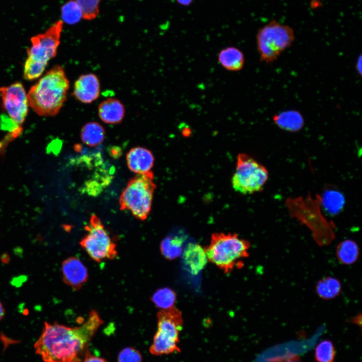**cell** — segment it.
<instances>
[{"label": "cell", "instance_id": "3", "mask_svg": "<svg viewBox=\"0 0 362 362\" xmlns=\"http://www.w3.org/2000/svg\"><path fill=\"white\" fill-rule=\"evenodd\" d=\"M250 242L237 234L214 233L210 244L203 249L207 260L226 274L241 268L242 259L249 256Z\"/></svg>", "mask_w": 362, "mask_h": 362}, {"label": "cell", "instance_id": "14", "mask_svg": "<svg viewBox=\"0 0 362 362\" xmlns=\"http://www.w3.org/2000/svg\"><path fill=\"white\" fill-rule=\"evenodd\" d=\"M98 112L100 119L109 124L121 123L125 114L124 105L115 98H108L101 102Z\"/></svg>", "mask_w": 362, "mask_h": 362}, {"label": "cell", "instance_id": "19", "mask_svg": "<svg viewBox=\"0 0 362 362\" xmlns=\"http://www.w3.org/2000/svg\"><path fill=\"white\" fill-rule=\"evenodd\" d=\"M105 136L104 128L96 122L87 123L82 127L80 132L82 141L89 146L100 144L104 141Z\"/></svg>", "mask_w": 362, "mask_h": 362}, {"label": "cell", "instance_id": "23", "mask_svg": "<svg viewBox=\"0 0 362 362\" xmlns=\"http://www.w3.org/2000/svg\"><path fill=\"white\" fill-rule=\"evenodd\" d=\"M61 17L68 24H75L82 18L81 9L74 0H69L61 8Z\"/></svg>", "mask_w": 362, "mask_h": 362}, {"label": "cell", "instance_id": "11", "mask_svg": "<svg viewBox=\"0 0 362 362\" xmlns=\"http://www.w3.org/2000/svg\"><path fill=\"white\" fill-rule=\"evenodd\" d=\"M101 85L98 76L92 73L82 74L74 83L72 95L83 104H90L100 96Z\"/></svg>", "mask_w": 362, "mask_h": 362}, {"label": "cell", "instance_id": "21", "mask_svg": "<svg viewBox=\"0 0 362 362\" xmlns=\"http://www.w3.org/2000/svg\"><path fill=\"white\" fill-rule=\"evenodd\" d=\"M183 240L173 236L165 238L161 242L160 251L164 257L168 260L178 257L182 253Z\"/></svg>", "mask_w": 362, "mask_h": 362}, {"label": "cell", "instance_id": "16", "mask_svg": "<svg viewBox=\"0 0 362 362\" xmlns=\"http://www.w3.org/2000/svg\"><path fill=\"white\" fill-rule=\"evenodd\" d=\"M218 60L221 65L230 71H238L245 63L243 52L238 48L229 46L222 49L218 53Z\"/></svg>", "mask_w": 362, "mask_h": 362}, {"label": "cell", "instance_id": "32", "mask_svg": "<svg viewBox=\"0 0 362 362\" xmlns=\"http://www.w3.org/2000/svg\"><path fill=\"white\" fill-rule=\"evenodd\" d=\"M359 320H361V314L357 315L356 316L352 318L351 322L359 324V323L358 322Z\"/></svg>", "mask_w": 362, "mask_h": 362}, {"label": "cell", "instance_id": "29", "mask_svg": "<svg viewBox=\"0 0 362 362\" xmlns=\"http://www.w3.org/2000/svg\"><path fill=\"white\" fill-rule=\"evenodd\" d=\"M178 3L184 6H188L191 4L193 0H176Z\"/></svg>", "mask_w": 362, "mask_h": 362}, {"label": "cell", "instance_id": "28", "mask_svg": "<svg viewBox=\"0 0 362 362\" xmlns=\"http://www.w3.org/2000/svg\"><path fill=\"white\" fill-rule=\"evenodd\" d=\"M362 59H361V55H360L359 57L357 58L356 64H355V69L356 70V71L357 73L360 76L361 75V65H362Z\"/></svg>", "mask_w": 362, "mask_h": 362}, {"label": "cell", "instance_id": "9", "mask_svg": "<svg viewBox=\"0 0 362 362\" xmlns=\"http://www.w3.org/2000/svg\"><path fill=\"white\" fill-rule=\"evenodd\" d=\"M85 229L87 233L81 240L80 244L93 259L99 262L117 257L116 245L97 216H92Z\"/></svg>", "mask_w": 362, "mask_h": 362}, {"label": "cell", "instance_id": "25", "mask_svg": "<svg viewBox=\"0 0 362 362\" xmlns=\"http://www.w3.org/2000/svg\"><path fill=\"white\" fill-rule=\"evenodd\" d=\"M80 6L82 18L90 20L95 19L99 13V4L101 0H74Z\"/></svg>", "mask_w": 362, "mask_h": 362}, {"label": "cell", "instance_id": "1", "mask_svg": "<svg viewBox=\"0 0 362 362\" xmlns=\"http://www.w3.org/2000/svg\"><path fill=\"white\" fill-rule=\"evenodd\" d=\"M103 323L94 310L78 327L45 322L41 334L34 344L36 353L44 362H78L79 356Z\"/></svg>", "mask_w": 362, "mask_h": 362}, {"label": "cell", "instance_id": "27", "mask_svg": "<svg viewBox=\"0 0 362 362\" xmlns=\"http://www.w3.org/2000/svg\"><path fill=\"white\" fill-rule=\"evenodd\" d=\"M83 362H107L104 358L87 354Z\"/></svg>", "mask_w": 362, "mask_h": 362}, {"label": "cell", "instance_id": "8", "mask_svg": "<svg viewBox=\"0 0 362 362\" xmlns=\"http://www.w3.org/2000/svg\"><path fill=\"white\" fill-rule=\"evenodd\" d=\"M268 178L265 166L244 153L239 154L232 185L237 192L251 194L260 192Z\"/></svg>", "mask_w": 362, "mask_h": 362}, {"label": "cell", "instance_id": "4", "mask_svg": "<svg viewBox=\"0 0 362 362\" xmlns=\"http://www.w3.org/2000/svg\"><path fill=\"white\" fill-rule=\"evenodd\" d=\"M62 27L63 22L58 21L44 33L31 38L24 67L25 79L32 80L40 76L48 62L56 55Z\"/></svg>", "mask_w": 362, "mask_h": 362}, {"label": "cell", "instance_id": "26", "mask_svg": "<svg viewBox=\"0 0 362 362\" xmlns=\"http://www.w3.org/2000/svg\"><path fill=\"white\" fill-rule=\"evenodd\" d=\"M142 355L136 349L127 347L119 353L118 362H142Z\"/></svg>", "mask_w": 362, "mask_h": 362}, {"label": "cell", "instance_id": "20", "mask_svg": "<svg viewBox=\"0 0 362 362\" xmlns=\"http://www.w3.org/2000/svg\"><path fill=\"white\" fill-rule=\"evenodd\" d=\"M184 255L186 263L193 272L202 269L207 261L204 249L197 244L188 246Z\"/></svg>", "mask_w": 362, "mask_h": 362}, {"label": "cell", "instance_id": "22", "mask_svg": "<svg viewBox=\"0 0 362 362\" xmlns=\"http://www.w3.org/2000/svg\"><path fill=\"white\" fill-rule=\"evenodd\" d=\"M176 298V293L171 289L167 287L157 290L151 298L153 303L161 310L173 307Z\"/></svg>", "mask_w": 362, "mask_h": 362}, {"label": "cell", "instance_id": "6", "mask_svg": "<svg viewBox=\"0 0 362 362\" xmlns=\"http://www.w3.org/2000/svg\"><path fill=\"white\" fill-rule=\"evenodd\" d=\"M157 329L149 351L155 355L180 352L179 334L184 325L181 311L174 306L157 314Z\"/></svg>", "mask_w": 362, "mask_h": 362}, {"label": "cell", "instance_id": "24", "mask_svg": "<svg viewBox=\"0 0 362 362\" xmlns=\"http://www.w3.org/2000/svg\"><path fill=\"white\" fill-rule=\"evenodd\" d=\"M336 350L332 342L325 339L319 342L315 349V359L317 362H333Z\"/></svg>", "mask_w": 362, "mask_h": 362}, {"label": "cell", "instance_id": "12", "mask_svg": "<svg viewBox=\"0 0 362 362\" xmlns=\"http://www.w3.org/2000/svg\"><path fill=\"white\" fill-rule=\"evenodd\" d=\"M64 282L73 290H78L88 279V272L82 262L76 257H70L62 263Z\"/></svg>", "mask_w": 362, "mask_h": 362}, {"label": "cell", "instance_id": "17", "mask_svg": "<svg viewBox=\"0 0 362 362\" xmlns=\"http://www.w3.org/2000/svg\"><path fill=\"white\" fill-rule=\"evenodd\" d=\"M336 255L340 263L344 265H351L357 260L359 249L354 241L351 239L344 240L337 244Z\"/></svg>", "mask_w": 362, "mask_h": 362}, {"label": "cell", "instance_id": "2", "mask_svg": "<svg viewBox=\"0 0 362 362\" xmlns=\"http://www.w3.org/2000/svg\"><path fill=\"white\" fill-rule=\"evenodd\" d=\"M69 81L63 68L55 65L30 88L29 104L39 116H56L67 99Z\"/></svg>", "mask_w": 362, "mask_h": 362}, {"label": "cell", "instance_id": "31", "mask_svg": "<svg viewBox=\"0 0 362 362\" xmlns=\"http://www.w3.org/2000/svg\"><path fill=\"white\" fill-rule=\"evenodd\" d=\"M5 315V310L2 303L0 302V321Z\"/></svg>", "mask_w": 362, "mask_h": 362}, {"label": "cell", "instance_id": "15", "mask_svg": "<svg viewBox=\"0 0 362 362\" xmlns=\"http://www.w3.org/2000/svg\"><path fill=\"white\" fill-rule=\"evenodd\" d=\"M273 121L279 128L290 132L299 131L305 124V120L301 113L292 109L275 114Z\"/></svg>", "mask_w": 362, "mask_h": 362}, {"label": "cell", "instance_id": "30", "mask_svg": "<svg viewBox=\"0 0 362 362\" xmlns=\"http://www.w3.org/2000/svg\"><path fill=\"white\" fill-rule=\"evenodd\" d=\"M285 362H300L299 361V358L297 355H292L291 358H289Z\"/></svg>", "mask_w": 362, "mask_h": 362}, {"label": "cell", "instance_id": "10", "mask_svg": "<svg viewBox=\"0 0 362 362\" xmlns=\"http://www.w3.org/2000/svg\"><path fill=\"white\" fill-rule=\"evenodd\" d=\"M0 96L3 109L8 116L21 126L27 117L29 105L23 84L16 82L7 86L0 87Z\"/></svg>", "mask_w": 362, "mask_h": 362}, {"label": "cell", "instance_id": "13", "mask_svg": "<svg viewBox=\"0 0 362 362\" xmlns=\"http://www.w3.org/2000/svg\"><path fill=\"white\" fill-rule=\"evenodd\" d=\"M126 159L129 168L138 174L150 171L154 163L152 153L141 147L131 149L127 153Z\"/></svg>", "mask_w": 362, "mask_h": 362}, {"label": "cell", "instance_id": "18", "mask_svg": "<svg viewBox=\"0 0 362 362\" xmlns=\"http://www.w3.org/2000/svg\"><path fill=\"white\" fill-rule=\"evenodd\" d=\"M315 290L319 298L329 300L339 295L341 291V284L336 278L326 277L318 281Z\"/></svg>", "mask_w": 362, "mask_h": 362}, {"label": "cell", "instance_id": "5", "mask_svg": "<svg viewBox=\"0 0 362 362\" xmlns=\"http://www.w3.org/2000/svg\"><path fill=\"white\" fill-rule=\"evenodd\" d=\"M153 172L140 174L128 182L120 197L121 210H127L141 220H145L151 209L156 185Z\"/></svg>", "mask_w": 362, "mask_h": 362}, {"label": "cell", "instance_id": "7", "mask_svg": "<svg viewBox=\"0 0 362 362\" xmlns=\"http://www.w3.org/2000/svg\"><path fill=\"white\" fill-rule=\"evenodd\" d=\"M294 40L292 28L275 21L270 22L257 34L256 45L260 61L266 64L273 63L292 45Z\"/></svg>", "mask_w": 362, "mask_h": 362}]
</instances>
